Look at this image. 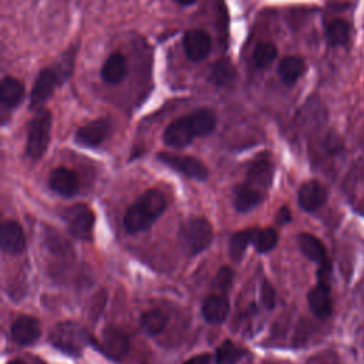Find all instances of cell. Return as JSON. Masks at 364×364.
Masks as SVG:
<instances>
[{
	"instance_id": "cell-4",
	"label": "cell",
	"mask_w": 364,
	"mask_h": 364,
	"mask_svg": "<svg viewBox=\"0 0 364 364\" xmlns=\"http://www.w3.org/2000/svg\"><path fill=\"white\" fill-rule=\"evenodd\" d=\"M48 340L53 347L63 354L80 357L85 347L91 343V336L82 326L74 321H63L50 331Z\"/></svg>"
},
{
	"instance_id": "cell-13",
	"label": "cell",
	"mask_w": 364,
	"mask_h": 364,
	"mask_svg": "<svg viewBox=\"0 0 364 364\" xmlns=\"http://www.w3.org/2000/svg\"><path fill=\"white\" fill-rule=\"evenodd\" d=\"M100 346L102 353L109 358L122 360L129 350V340L122 330L117 327H107L102 331Z\"/></svg>"
},
{
	"instance_id": "cell-33",
	"label": "cell",
	"mask_w": 364,
	"mask_h": 364,
	"mask_svg": "<svg viewBox=\"0 0 364 364\" xmlns=\"http://www.w3.org/2000/svg\"><path fill=\"white\" fill-rule=\"evenodd\" d=\"M210 361H212V357L208 353H203V354H198V355L191 357L183 364H210Z\"/></svg>"
},
{
	"instance_id": "cell-1",
	"label": "cell",
	"mask_w": 364,
	"mask_h": 364,
	"mask_svg": "<svg viewBox=\"0 0 364 364\" xmlns=\"http://www.w3.org/2000/svg\"><path fill=\"white\" fill-rule=\"evenodd\" d=\"M216 127V117L208 108H198L191 114L172 121L165 132L164 141L168 146L182 149L196 136L210 134Z\"/></svg>"
},
{
	"instance_id": "cell-6",
	"label": "cell",
	"mask_w": 364,
	"mask_h": 364,
	"mask_svg": "<svg viewBox=\"0 0 364 364\" xmlns=\"http://www.w3.org/2000/svg\"><path fill=\"white\" fill-rule=\"evenodd\" d=\"M51 135V114L47 108H40L31 117L27 128L26 154L31 159H40L50 144Z\"/></svg>"
},
{
	"instance_id": "cell-21",
	"label": "cell",
	"mask_w": 364,
	"mask_h": 364,
	"mask_svg": "<svg viewBox=\"0 0 364 364\" xmlns=\"http://www.w3.org/2000/svg\"><path fill=\"white\" fill-rule=\"evenodd\" d=\"M304 71L306 63L303 58L297 55H287L282 58L277 65V74L280 80L287 85L294 84L304 74Z\"/></svg>"
},
{
	"instance_id": "cell-12",
	"label": "cell",
	"mask_w": 364,
	"mask_h": 364,
	"mask_svg": "<svg viewBox=\"0 0 364 364\" xmlns=\"http://www.w3.org/2000/svg\"><path fill=\"white\" fill-rule=\"evenodd\" d=\"M273 164L270 159L264 155L257 156L253 159L247 168V178L246 182L252 185L253 188L259 189L260 192L266 193V191L270 188L272 181H273Z\"/></svg>"
},
{
	"instance_id": "cell-26",
	"label": "cell",
	"mask_w": 364,
	"mask_h": 364,
	"mask_svg": "<svg viewBox=\"0 0 364 364\" xmlns=\"http://www.w3.org/2000/svg\"><path fill=\"white\" fill-rule=\"evenodd\" d=\"M168 324V316L159 309L148 310L141 316V326L148 336H156L165 330Z\"/></svg>"
},
{
	"instance_id": "cell-25",
	"label": "cell",
	"mask_w": 364,
	"mask_h": 364,
	"mask_svg": "<svg viewBox=\"0 0 364 364\" xmlns=\"http://www.w3.org/2000/svg\"><path fill=\"white\" fill-rule=\"evenodd\" d=\"M350 38V24L343 18H334L326 26V40L330 46H344Z\"/></svg>"
},
{
	"instance_id": "cell-34",
	"label": "cell",
	"mask_w": 364,
	"mask_h": 364,
	"mask_svg": "<svg viewBox=\"0 0 364 364\" xmlns=\"http://www.w3.org/2000/svg\"><path fill=\"white\" fill-rule=\"evenodd\" d=\"M290 219H291L290 210H289L287 208H280V210H279L277 215H276V222H277L279 225H284V223L290 222Z\"/></svg>"
},
{
	"instance_id": "cell-17",
	"label": "cell",
	"mask_w": 364,
	"mask_h": 364,
	"mask_svg": "<svg viewBox=\"0 0 364 364\" xmlns=\"http://www.w3.org/2000/svg\"><path fill=\"white\" fill-rule=\"evenodd\" d=\"M307 301L310 310L317 317H328L331 314V297L328 284L324 280H320L316 286H313L307 294Z\"/></svg>"
},
{
	"instance_id": "cell-8",
	"label": "cell",
	"mask_w": 364,
	"mask_h": 364,
	"mask_svg": "<svg viewBox=\"0 0 364 364\" xmlns=\"http://www.w3.org/2000/svg\"><path fill=\"white\" fill-rule=\"evenodd\" d=\"M156 159L159 162H162L164 165L169 166L171 169H173L193 181H205L209 173L205 164L193 156L178 155V154H171V152H159L156 155Z\"/></svg>"
},
{
	"instance_id": "cell-36",
	"label": "cell",
	"mask_w": 364,
	"mask_h": 364,
	"mask_svg": "<svg viewBox=\"0 0 364 364\" xmlns=\"http://www.w3.org/2000/svg\"><path fill=\"white\" fill-rule=\"evenodd\" d=\"M9 364H24L21 360H14V361H10Z\"/></svg>"
},
{
	"instance_id": "cell-14",
	"label": "cell",
	"mask_w": 364,
	"mask_h": 364,
	"mask_svg": "<svg viewBox=\"0 0 364 364\" xmlns=\"http://www.w3.org/2000/svg\"><path fill=\"white\" fill-rule=\"evenodd\" d=\"M48 186L61 196H74L80 189L78 175L73 169L64 166L55 168L48 175Z\"/></svg>"
},
{
	"instance_id": "cell-7",
	"label": "cell",
	"mask_w": 364,
	"mask_h": 364,
	"mask_svg": "<svg viewBox=\"0 0 364 364\" xmlns=\"http://www.w3.org/2000/svg\"><path fill=\"white\" fill-rule=\"evenodd\" d=\"M63 219L74 237L81 240H90L92 237L95 216L87 205L75 203L68 206L63 212Z\"/></svg>"
},
{
	"instance_id": "cell-29",
	"label": "cell",
	"mask_w": 364,
	"mask_h": 364,
	"mask_svg": "<svg viewBox=\"0 0 364 364\" xmlns=\"http://www.w3.org/2000/svg\"><path fill=\"white\" fill-rule=\"evenodd\" d=\"M277 240H279V236L274 229L272 228L256 229V233L253 237V246L259 253H267L276 247Z\"/></svg>"
},
{
	"instance_id": "cell-16",
	"label": "cell",
	"mask_w": 364,
	"mask_h": 364,
	"mask_svg": "<svg viewBox=\"0 0 364 364\" xmlns=\"http://www.w3.org/2000/svg\"><path fill=\"white\" fill-rule=\"evenodd\" d=\"M0 245L6 253L18 255L26 249V236L16 220H6L0 229Z\"/></svg>"
},
{
	"instance_id": "cell-18",
	"label": "cell",
	"mask_w": 364,
	"mask_h": 364,
	"mask_svg": "<svg viewBox=\"0 0 364 364\" xmlns=\"http://www.w3.org/2000/svg\"><path fill=\"white\" fill-rule=\"evenodd\" d=\"M264 198V193L247 182L237 185L233 191V206L237 212H249L256 208Z\"/></svg>"
},
{
	"instance_id": "cell-3",
	"label": "cell",
	"mask_w": 364,
	"mask_h": 364,
	"mask_svg": "<svg viewBox=\"0 0 364 364\" xmlns=\"http://www.w3.org/2000/svg\"><path fill=\"white\" fill-rule=\"evenodd\" d=\"M73 60H74L73 54H68V57L64 55L53 67H46L38 73L30 94L31 108L48 100L53 95L54 90L60 87L70 77V73L73 70Z\"/></svg>"
},
{
	"instance_id": "cell-10",
	"label": "cell",
	"mask_w": 364,
	"mask_h": 364,
	"mask_svg": "<svg viewBox=\"0 0 364 364\" xmlns=\"http://www.w3.org/2000/svg\"><path fill=\"white\" fill-rule=\"evenodd\" d=\"M11 340L18 346H30L41 336L40 321L31 316L17 317L10 327Z\"/></svg>"
},
{
	"instance_id": "cell-20",
	"label": "cell",
	"mask_w": 364,
	"mask_h": 364,
	"mask_svg": "<svg viewBox=\"0 0 364 364\" xmlns=\"http://www.w3.org/2000/svg\"><path fill=\"white\" fill-rule=\"evenodd\" d=\"M24 98V85L16 77H4L0 85V101L3 108H16Z\"/></svg>"
},
{
	"instance_id": "cell-31",
	"label": "cell",
	"mask_w": 364,
	"mask_h": 364,
	"mask_svg": "<svg viewBox=\"0 0 364 364\" xmlns=\"http://www.w3.org/2000/svg\"><path fill=\"white\" fill-rule=\"evenodd\" d=\"M232 279H233V272L228 266H222L220 270L215 276V286L218 289L225 290V289H228L230 286Z\"/></svg>"
},
{
	"instance_id": "cell-23",
	"label": "cell",
	"mask_w": 364,
	"mask_h": 364,
	"mask_svg": "<svg viewBox=\"0 0 364 364\" xmlns=\"http://www.w3.org/2000/svg\"><path fill=\"white\" fill-rule=\"evenodd\" d=\"M297 242H299V247H300L301 253L307 259H310L311 262L324 264L326 247L320 239H317L316 236H313L310 233H300L297 237Z\"/></svg>"
},
{
	"instance_id": "cell-5",
	"label": "cell",
	"mask_w": 364,
	"mask_h": 364,
	"mask_svg": "<svg viewBox=\"0 0 364 364\" xmlns=\"http://www.w3.org/2000/svg\"><path fill=\"white\" fill-rule=\"evenodd\" d=\"M178 239L182 250L189 256H195L209 247L213 239L212 225L206 218L191 216L181 223Z\"/></svg>"
},
{
	"instance_id": "cell-9",
	"label": "cell",
	"mask_w": 364,
	"mask_h": 364,
	"mask_svg": "<svg viewBox=\"0 0 364 364\" xmlns=\"http://www.w3.org/2000/svg\"><path fill=\"white\" fill-rule=\"evenodd\" d=\"M183 51L191 61H202L208 57L212 48L210 36L205 30H189L182 40Z\"/></svg>"
},
{
	"instance_id": "cell-28",
	"label": "cell",
	"mask_w": 364,
	"mask_h": 364,
	"mask_svg": "<svg viewBox=\"0 0 364 364\" xmlns=\"http://www.w3.org/2000/svg\"><path fill=\"white\" fill-rule=\"evenodd\" d=\"M247 351L237 347L232 340H225L216 350V364H236Z\"/></svg>"
},
{
	"instance_id": "cell-27",
	"label": "cell",
	"mask_w": 364,
	"mask_h": 364,
	"mask_svg": "<svg viewBox=\"0 0 364 364\" xmlns=\"http://www.w3.org/2000/svg\"><path fill=\"white\" fill-rule=\"evenodd\" d=\"M256 229H245V230H239L236 232L229 243V255L235 262H239L243 255L245 250L247 249V246L250 245V242H253Z\"/></svg>"
},
{
	"instance_id": "cell-2",
	"label": "cell",
	"mask_w": 364,
	"mask_h": 364,
	"mask_svg": "<svg viewBox=\"0 0 364 364\" xmlns=\"http://www.w3.org/2000/svg\"><path fill=\"white\" fill-rule=\"evenodd\" d=\"M166 200L158 189L144 192L124 215V229L128 233H139L152 226V223L164 213Z\"/></svg>"
},
{
	"instance_id": "cell-22",
	"label": "cell",
	"mask_w": 364,
	"mask_h": 364,
	"mask_svg": "<svg viewBox=\"0 0 364 364\" xmlns=\"http://www.w3.org/2000/svg\"><path fill=\"white\" fill-rule=\"evenodd\" d=\"M127 74V61L121 53L111 54L101 68V78L108 84H118Z\"/></svg>"
},
{
	"instance_id": "cell-35",
	"label": "cell",
	"mask_w": 364,
	"mask_h": 364,
	"mask_svg": "<svg viewBox=\"0 0 364 364\" xmlns=\"http://www.w3.org/2000/svg\"><path fill=\"white\" fill-rule=\"evenodd\" d=\"M175 1L181 6H189V4H193L196 0H175Z\"/></svg>"
},
{
	"instance_id": "cell-11",
	"label": "cell",
	"mask_w": 364,
	"mask_h": 364,
	"mask_svg": "<svg viewBox=\"0 0 364 364\" xmlns=\"http://www.w3.org/2000/svg\"><path fill=\"white\" fill-rule=\"evenodd\" d=\"M109 131L111 127L107 119H94L77 129L75 142L85 148H95L107 139Z\"/></svg>"
},
{
	"instance_id": "cell-19",
	"label": "cell",
	"mask_w": 364,
	"mask_h": 364,
	"mask_svg": "<svg viewBox=\"0 0 364 364\" xmlns=\"http://www.w3.org/2000/svg\"><path fill=\"white\" fill-rule=\"evenodd\" d=\"M229 314V300L220 294H212L202 304V316L208 323L219 324Z\"/></svg>"
},
{
	"instance_id": "cell-30",
	"label": "cell",
	"mask_w": 364,
	"mask_h": 364,
	"mask_svg": "<svg viewBox=\"0 0 364 364\" xmlns=\"http://www.w3.org/2000/svg\"><path fill=\"white\" fill-rule=\"evenodd\" d=\"M277 57V48L273 43H260L253 51V61L256 67L264 68L270 65Z\"/></svg>"
},
{
	"instance_id": "cell-24",
	"label": "cell",
	"mask_w": 364,
	"mask_h": 364,
	"mask_svg": "<svg viewBox=\"0 0 364 364\" xmlns=\"http://www.w3.org/2000/svg\"><path fill=\"white\" fill-rule=\"evenodd\" d=\"M235 78H236L235 67L228 58H222L213 63L209 70V80L218 87H226L232 84Z\"/></svg>"
},
{
	"instance_id": "cell-15",
	"label": "cell",
	"mask_w": 364,
	"mask_h": 364,
	"mask_svg": "<svg viewBox=\"0 0 364 364\" xmlns=\"http://www.w3.org/2000/svg\"><path fill=\"white\" fill-rule=\"evenodd\" d=\"M327 189L318 181H307L304 182L297 192L299 205L306 212H314L321 208L327 200Z\"/></svg>"
},
{
	"instance_id": "cell-32",
	"label": "cell",
	"mask_w": 364,
	"mask_h": 364,
	"mask_svg": "<svg viewBox=\"0 0 364 364\" xmlns=\"http://www.w3.org/2000/svg\"><path fill=\"white\" fill-rule=\"evenodd\" d=\"M260 297H262V303L267 307V309H273L276 304V291L273 289V286L269 282H264L262 284V291H260Z\"/></svg>"
}]
</instances>
